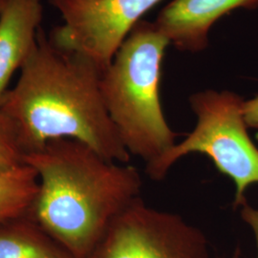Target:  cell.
I'll return each instance as SVG.
<instances>
[{
    "label": "cell",
    "instance_id": "cell-5",
    "mask_svg": "<svg viewBox=\"0 0 258 258\" xmlns=\"http://www.w3.org/2000/svg\"><path fill=\"white\" fill-rule=\"evenodd\" d=\"M88 258H209L203 231L140 197L112 221Z\"/></svg>",
    "mask_w": 258,
    "mask_h": 258
},
{
    "label": "cell",
    "instance_id": "cell-14",
    "mask_svg": "<svg viewBox=\"0 0 258 258\" xmlns=\"http://www.w3.org/2000/svg\"><path fill=\"white\" fill-rule=\"evenodd\" d=\"M7 1H8V0H0V15H1L2 11L4 9V7H5L6 3H7Z\"/></svg>",
    "mask_w": 258,
    "mask_h": 258
},
{
    "label": "cell",
    "instance_id": "cell-10",
    "mask_svg": "<svg viewBox=\"0 0 258 258\" xmlns=\"http://www.w3.org/2000/svg\"><path fill=\"white\" fill-rule=\"evenodd\" d=\"M38 186L36 170L26 164L0 173V224L28 215Z\"/></svg>",
    "mask_w": 258,
    "mask_h": 258
},
{
    "label": "cell",
    "instance_id": "cell-2",
    "mask_svg": "<svg viewBox=\"0 0 258 258\" xmlns=\"http://www.w3.org/2000/svg\"><path fill=\"white\" fill-rule=\"evenodd\" d=\"M23 164L36 170L39 182L29 215L76 258H88L112 221L141 197L135 166L73 139L25 153Z\"/></svg>",
    "mask_w": 258,
    "mask_h": 258
},
{
    "label": "cell",
    "instance_id": "cell-9",
    "mask_svg": "<svg viewBox=\"0 0 258 258\" xmlns=\"http://www.w3.org/2000/svg\"><path fill=\"white\" fill-rule=\"evenodd\" d=\"M0 258H76L31 215L0 224Z\"/></svg>",
    "mask_w": 258,
    "mask_h": 258
},
{
    "label": "cell",
    "instance_id": "cell-4",
    "mask_svg": "<svg viewBox=\"0 0 258 258\" xmlns=\"http://www.w3.org/2000/svg\"><path fill=\"white\" fill-rule=\"evenodd\" d=\"M244 102L231 91L209 89L191 95L189 103L197 118L195 128L184 141L147 165L149 178L161 181L181 158L200 153L233 181L234 207L247 203L245 192L251 184H258V148L249 137Z\"/></svg>",
    "mask_w": 258,
    "mask_h": 258
},
{
    "label": "cell",
    "instance_id": "cell-11",
    "mask_svg": "<svg viewBox=\"0 0 258 258\" xmlns=\"http://www.w3.org/2000/svg\"><path fill=\"white\" fill-rule=\"evenodd\" d=\"M23 156L15 127L0 109V173L22 165Z\"/></svg>",
    "mask_w": 258,
    "mask_h": 258
},
{
    "label": "cell",
    "instance_id": "cell-7",
    "mask_svg": "<svg viewBox=\"0 0 258 258\" xmlns=\"http://www.w3.org/2000/svg\"><path fill=\"white\" fill-rule=\"evenodd\" d=\"M258 0H173L162 10L155 24L180 51L196 53L209 45L212 25L235 9H254Z\"/></svg>",
    "mask_w": 258,
    "mask_h": 258
},
{
    "label": "cell",
    "instance_id": "cell-12",
    "mask_svg": "<svg viewBox=\"0 0 258 258\" xmlns=\"http://www.w3.org/2000/svg\"><path fill=\"white\" fill-rule=\"evenodd\" d=\"M244 118L249 128L255 129L258 135V97L244 102Z\"/></svg>",
    "mask_w": 258,
    "mask_h": 258
},
{
    "label": "cell",
    "instance_id": "cell-8",
    "mask_svg": "<svg viewBox=\"0 0 258 258\" xmlns=\"http://www.w3.org/2000/svg\"><path fill=\"white\" fill-rule=\"evenodd\" d=\"M42 15V0H8L0 15V104L36 45Z\"/></svg>",
    "mask_w": 258,
    "mask_h": 258
},
{
    "label": "cell",
    "instance_id": "cell-13",
    "mask_svg": "<svg viewBox=\"0 0 258 258\" xmlns=\"http://www.w3.org/2000/svg\"><path fill=\"white\" fill-rule=\"evenodd\" d=\"M241 217L244 221L249 225L250 229L253 231L255 240H256L258 251V210L251 208L250 206L246 203L242 206Z\"/></svg>",
    "mask_w": 258,
    "mask_h": 258
},
{
    "label": "cell",
    "instance_id": "cell-6",
    "mask_svg": "<svg viewBox=\"0 0 258 258\" xmlns=\"http://www.w3.org/2000/svg\"><path fill=\"white\" fill-rule=\"evenodd\" d=\"M161 0H49L63 23L52 29L55 46L82 55L103 72L141 17Z\"/></svg>",
    "mask_w": 258,
    "mask_h": 258
},
{
    "label": "cell",
    "instance_id": "cell-1",
    "mask_svg": "<svg viewBox=\"0 0 258 258\" xmlns=\"http://www.w3.org/2000/svg\"><path fill=\"white\" fill-rule=\"evenodd\" d=\"M102 72L82 55L55 46L42 28L16 85L0 104L24 154L57 139H73L102 156L128 164L102 97Z\"/></svg>",
    "mask_w": 258,
    "mask_h": 258
},
{
    "label": "cell",
    "instance_id": "cell-3",
    "mask_svg": "<svg viewBox=\"0 0 258 258\" xmlns=\"http://www.w3.org/2000/svg\"><path fill=\"white\" fill-rule=\"evenodd\" d=\"M168 43L155 22L139 21L101 78L104 103L122 144L147 165L175 145L177 134L166 121L159 94Z\"/></svg>",
    "mask_w": 258,
    "mask_h": 258
}]
</instances>
